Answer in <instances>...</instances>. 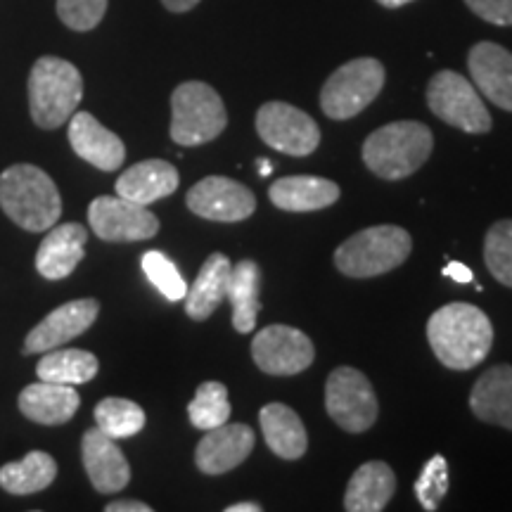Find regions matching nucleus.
I'll use <instances>...</instances> for the list:
<instances>
[{"mask_svg": "<svg viewBox=\"0 0 512 512\" xmlns=\"http://www.w3.org/2000/svg\"><path fill=\"white\" fill-rule=\"evenodd\" d=\"M107 512H152V508L147 503L140 501H114L105 508Z\"/></svg>", "mask_w": 512, "mask_h": 512, "instance_id": "4c0bfd02", "label": "nucleus"}, {"mask_svg": "<svg viewBox=\"0 0 512 512\" xmlns=\"http://www.w3.org/2000/svg\"><path fill=\"white\" fill-rule=\"evenodd\" d=\"M81 458L88 479L100 494H117L131 479V467L117 446V439H112L98 427L83 434Z\"/></svg>", "mask_w": 512, "mask_h": 512, "instance_id": "f3484780", "label": "nucleus"}, {"mask_svg": "<svg viewBox=\"0 0 512 512\" xmlns=\"http://www.w3.org/2000/svg\"><path fill=\"white\" fill-rule=\"evenodd\" d=\"M268 197L278 209L304 214L332 207L339 200V185L318 176H285L268 188Z\"/></svg>", "mask_w": 512, "mask_h": 512, "instance_id": "5701e85b", "label": "nucleus"}, {"mask_svg": "<svg viewBox=\"0 0 512 512\" xmlns=\"http://www.w3.org/2000/svg\"><path fill=\"white\" fill-rule=\"evenodd\" d=\"M252 358L268 375H299L316 358L309 335L290 325H268L252 339Z\"/></svg>", "mask_w": 512, "mask_h": 512, "instance_id": "f8f14e48", "label": "nucleus"}, {"mask_svg": "<svg viewBox=\"0 0 512 512\" xmlns=\"http://www.w3.org/2000/svg\"><path fill=\"white\" fill-rule=\"evenodd\" d=\"M427 105L441 121L465 133H475V136L489 133L494 124L489 110L479 98L475 83L451 69L432 76L430 86H427Z\"/></svg>", "mask_w": 512, "mask_h": 512, "instance_id": "6e6552de", "label": "nucleus"}, {"mask_svg": "<svg viewBox=\"0 0 512 512\" xmlns=\"http://www.w3.org/2000/svg\"><path fill=\"white\" fill-rule=\"evenodd\" d=\"M427 339L434 356L451 370H472L489 356L494 325L477 306L453 302L432 313Z\"/></svg>", "mask_w": 512, "mask_h": 512, "instance_id": "f257e3e1", "label": "nucleus"}, {"mask_svg": "<svg viewBox=\"0 0 512 512\" xmlns=\"http://www.w3.org/2000/svg\"><path fill=\"white\" fill-rule=\"evenodd\" d=\"M261 432L271 451L283 460H299L306 453L309 437L302 418L285 403H266L259 413Z\"/></svg>", "mask_w": 512, "mask_h": 512, "instance_id": "393cba45", "label": "nucleus"}, {"mask_svg": "<svg viewBox=\"0 0 512 512\" xmlns=\"http://www.w3.org/2000/svg\"><path fill=\"white\" fill-rule=\"evenodd\" d=\"M434 136L420 121H394L370 133L363 143V162L384 181L415 174L432 155Z\"/></svg>", "mask_w": 512, "mask_h": 512, "instance_id": "7ed1b4c3", "label": "nucleus"}, {"mask_svg": "<svg viewBox=\"0 0 512 512\" xmlns=\"http://www.w3.org/2000/svg\"><path fill=\"white\" fill-rule=\"evenodd\" d=\"M325 408L342 430L361 434L375 425L380 403L373 384L361 370L342 366L335 368L325 384Z\"/></svg>", "mask_w": 512, "mask_h": 512, "instance_id": "1a4fd4ad", "label": "nucleus"}, {"mask_svg": "<svg viewBox=\"0 0 512 512\" xmlns=\"http://www.w3.org/2000/svg\"><path fill=\"white\" fill-rule=\"evenodd\" d=\"M396 491L394 470L382 460L361 465L349 479L344 508L349 512H380L387 508Z\"/></svg>", "mask_w": 512, "mask_h": 512, "instance_id": "b1692460", "label": "nucleus"}, {"mask_svg": "<svg viewBox=\"0 0 512 512\" xmlns=\"http://www.w3.org/2000/svg\"><path fill=\"white\" fill-rule=\"evenodd\" d=\"M107 12V0H57V15L69 29L91 31Z\"/></svg>", "mask_w": 512, "mask_h": 512, "instance_id": "f704fd0d", "label": "nucleus"}, {"mask_svg": "<svg viewBox=\"0 0 512 512\" xmlns=\"http://www.w3.org/2000/svg\"><path fill=\"white\" fill-rule=\"evenodd\" d=\"M188 209L192 214L209 221L238 223L254 214L256 197L254 192L233 178L207 176L188 190Z\"/></svg>", "mask_w": 512, "mask_h": 512, "instance_id": "ddd939ff", "label": "nucleus"}, {"mask_svg": "<svg viewBox=\"0 0 512 512\" xmlns=\"http://www.w3.org/2000/svg\"><path fill=\"white\" fill-rule=\"evenodd\" d=\"M95 422L98 430L110 434L112 439H128L145 427V411L136 401L110 396L95 406Z\"/></svg>", "mask_w": 512, "mask_h": 512, "instance_id": "c756f323", "label": "nucleus"}, {"mask_svg": "<svg viewBox=\"0 0 512 512\" xmlns=\"http://www.w3.org/2000/svg\"><path fill=\"white\" fill-rule=\"evenodd\" d=\"M100 313L98 299H74L50 311L24 339V354H38L62 347L83 335L95 323Z\"/></svg>", "mask_w": 512, "mask_h": 512, "instance_id": "4468645a", "label": "nucleus"}, {"mask_svg": "<svg viewBox=\"0 0 512 512\" xmlns=\"http://www.w3.org/2000/svg\"><path fill=\"white\" fill-rule=\"evenodd\" d=\"M465 3L484 22L512 27V0H465Z\"/></svg>", "mask_w": 512, "mask_h": 512, "instance_id": "c9c22d12", "label": "nucleus"}, {"mask_svg": "<svg viewBox=\"0 0 512 512\" xmlns=\"http://www.w3.org/2000/svg\"><path fill=\"white\" fill-rule=\"evenodd\" d=\"M162 3H164V8L171 10V12H188V10L195 8L200 0H162Z\"/></svg>", "mask_w": 512, "mask_h": 512, "instance_id": "58836bf2", "label": "nucleus"}, {"mask_svg": "<svg viewBox=\"0 0 512 512\" xmlns=\"http://www.w3.org/2000/svg\"><path fill=\"white\" fill-rule=\"evenodd\" d=\"M140 264H143L147 280H150L169 302H181V299H185L188 285H185L181 271H178L169 256L152 249V252L143 254V261H140Z\"/></svg>", "mask_w": 512, "mask_h": 512, "instance_id": "473e14b6", "label": "nucleus"}, {"mask_svg": "<svg viewBox=\"0 0 512 512\" xmlns=\"http://www.w3.org/2000/svg\"><path fill=\"white\" fill-rule=\"evenodd\" d=\"M261 271L252 259H242L230 268L228 278V294L226 297L233 304V325L240 335H247L256 328V318H259L261 302Z\"/></svg>", "mask_w": 512, "mask_h": 512, "instance_id": "bb28decb", "label": "nucleus"}, {"mask_svg": "<svg viewBox=\"0 0 512 512\" xmlns=\"http://www.w3.org/2000/svg\"><path fill=\"white\" fill-rule=\"evenodd\" d=\"M228 124L221 95L202 81H185L171 95V140L197 147L219 138Z\"/></svg>", "mask_w": 512, "mask_h": 512, "instance_id": "423d86ee", "label": "nucleus"}, {"mask_svg": "<svg viewBox=\"0 0 512 512\" xmlns=\"http://www.w3.org/2000/svg\"><path fill=\"white\" fill-rule=\"evenodd\" d=\"M484 261L498 283L512 287V219H503L489 228L484 240Z\"/></svg>", "mask_w": 512, "mask_h": 512, "instance_id": "2f4dec72", "label": "nucleus"}, {"mask_svg": "<svg viewBox=\"0 0 512 512\" xmlns=\"http://www.w3.org/2000/svg\"><path fill=\"white\" fill-rule=\"evenodd\" d=\"M475 418L512 432V366H494L479 377L470 394Z\"/></svg>", "mask_w": 512, "mask_h": 512, "instance_id": "4be33fe9", "label": "nucleus"}, {"mask_svg": "<svg viewBox=\"0 0 512 512\" xmlns=\"http://www.w3.org/2000/svg\"><path fill=\"white\" fill-rule=\"evenodd\" d=\"M256 133L273 150L290 157H309L320 145V128L309 114L287 102H266L256 112Z\"/></svg>", "mask_w": 512, "mask_h": 512, "instance_id": "9d476101", "label": "nucleus"}, {"mask_svg": "<svg viewBox=\"0 0 512 512\" xmlns=\"http://www.w3.org/2000/svg\"><path fill=\"white\" fill-rule=\"evenodd\" d=\"M93 233L105 242H140L159 233V219L143 204L126 197H95L88 207Z\"/></svg>", "mask_w": 512, "mask_h": 512, "instance_id": "9b49d317", "label": "nucleus"}, {"mask_svg": "<svg viewBox=\"0 0 512 512\" xmlns=\"http://www.w3.org/2000/svg\"><path fill=\"white\" fill-rule=\"evenodd\" d=\"M88 230L81 223H62L43 238L36 252V271L48 280H64L86 254Z\"/></svg>", "mask_w": 512, "mask_h": 512, "instance_id": "6ab92c4d", "label": "nucleus"}, {"mask_svg": "<svg viewBox=\"0 0 512 512\" xmlns=\"http://www.w3.org/2000/svg\"><path fill=\"white\" fill-rule=\"evenodd\" d=\"M377 3L384 5V8H401V5L413 3V0H377Z\"/></svg>", "mask_w": 512, "mask_h": 512, "instance_id": "a19ab883", "label": "nucleus"}, {"mask_svg": "<svg viewBox=\"0 0 512 512\" xmlns=\"http://www.w3.org/2000/svg\"><path fill=\"white\" fill-rule=\"evenodd\" d=\"M83 98L79 69L62 57H41L29 74L31 119L41 128H60L72 119Z\"/></svg>", "mask_w": 512, "mask_h": 512, "instance_id": "20e7f679", "label": "nucleus"}, {"mask_svg": "<svg viewBox=\"0 0 512 512\" xmlns=\"http://www.w3.org/2000/svg\"><path fill=\"white\" fill-rule=\"evenodd\" d=\"M178 181L181 178H178L174 164L164 162V159H145L119 176L117 195L147 207V204L174 195Z\"/></svg>", "mask_w": 512, "mask_h": 512, "instance_id": "412c9836", "label": "nucleus"}, {"mask_svg": "<svg viewBox=\"0 0 512 512\" xmlns=\"http://www.w3.org/2000/svg\"><path fill=\"white\" fill-rule=\"evenodd\" d=\"M254 448L252 427L242 422H223V425L207 430L195 451V465L204 475H226L245 463Z\"/></svg>", "mask_w": 512, "mask_h": 512, "instance_id": "2eb2a0df", "label": "nucleus"}, {"mask_svg": "<svg viewBox=\"0 0 512 512\" xmlns=\"http://www.w3.org/2000/svg\"><path fill=\"white\" fill-rule=\"evenodd\" d=\"M188 418L197 430H214L230 418V399L226 384L204 382L197 387L195 399L188 406Z\"/></svg>", "mask_w": 512, "mask_h": 512, "instance_id": "7c9ffc66", "label": "nucleus"}, {"mask_svg": "<svg viewBox=\"0 0 512 512\" xmlns=\"http://www.w3.org/2000/svg\"><path fill=\"white\" fill-rule=\"evenodd\" d=\"M413 240L408 230L399 226H373L358 230L342 242L335 252V266L349 278H375L394 268L411 256Z\"/></svg>", "mask_w": 512, "mask_h": 512, "instance_id": "39448f33", "label": "nucleus"}, {"mask_svg": "<svg viewBox=\"0 0 512 512\" xmlns=\"http://www.w3.org/2000/svg\"><path fill=\"white\" fill-rule=\"evenodd\" d=\"M271 171H273V166L268 164V159H259V174L261 176H271Z\"/></svg>", "mask_w": 512, "mask_h": 512, "instance_id": "79ce46f5", "label": "nucleus"}, {"mask_svg": "<svg viewBox=\"0 0 512 512\" xmlns=\"http://www.w3.org/2000/svg\"><path fill=\"white\" fill-rule=\"evenodd\" d=\"M98 358L86 349H50L46 356L38 361L36 375L38 380L57 382V384H86L98 375Z\"/></svg>", "mask_w": 512, "mask_h": 512, "instance_id": "c85d7f7f", "label": "nucleus"}, {"mask_svg": "<svg viewBox=\"0 0 512 512\" xmlns=\"http://www.w3.org/2000/svg\"><path fill=\"white\" fill-rule=\"evenodd\" d=\"M17 406L31 422H38V425H64L79 411L81 396L72 384L38 380L22 389Z\"/></svg>", "mask_w": 512, "mask_h": 512, "instance_id": "aec40b11", "label": "nucleus"}, {"mask_svg": "<svg viewBox=\"0 0 512 512\" xmlns=\"http://www.w3.org/2000/svg\"><path fill=\"white\" fill-rule=\"evenodd\" d=\"M384 88V67L375 57H358L337 69L320 91V107L335 121L354 119Z\"/></svg>", "mask_w": 512, "mask_h": 512, "instance_id": "0eeeda50", "label": "nucleus"}, {"mask_svg": "<svg viewBox=\"0 0 512 512\" xmlns=\"http://www.w3.org/2000/svg\"><path fill=\"white\" fill-rule=\"evenodd\" d=\"M264 508H261L259 503H249V501H245V503H233V505H228L226 508V512H261Z\"/></svg>", "mask_w": 512, "mask_h": 512, "instance_id": "ea45409f", "label": "nucleus"}, {"mask_svg": "<svg viewBox=\"0 0 512 512\" xmlns=\"http://www.w3.org/2000/svg\"><path fill=\"white\" fill-rule=\"evenodd\" d=\"M55 477L57 463L46 451H31L22 460L0 467V486L12 496H29L48 489Z\"/></svg>", "mask_w": 512, "mask_h": 512, "instance_id": "cd10ccee", "label": "nucleus"}, {"mask_svg": "<svg viewBox=\"0 0 512 512\" xmlns=\"http://www.w3.org/2000/svg\"><path fill=\"white\" fill-rule=\"evenodd\" d=\"M448 491V463L444 456H434L427 460V465L422 467L418 482H415V496L422 508L427 512H434L439 508V503L444 501Z\"/></svg>", "mask_w": 512, "mask_h": 512, "instance_id": "72a5a7b5", "label": "nucleus"}, {"mask_svg": "<svg viewBox=\"0 0 512 512\" xmlns=\"http://www.w3.org/2000/svg\"><path fill=\"white\" fill-rule=\"evenodd\" d=\"M230 268H233V264L221 252H214L204 261L195 283L185 292V313L192 320H207L211 313L219 309L228 294Z\"/></svg>", "mask_w": 512, "mask_h": 512, "instance_id": "a878e982", "label": "nucleus"}, {"mask_svg": "<svg viewBox=\"0 0 512 512\" xmlns=\"http://www.w3.org/2000/svg\"><path fill=\"white\" fill-rule=\"evenodd\" d=\"M72 150L100 171H117L126 159V147L117 133L100 124L93 114L74 112L69 119Z\"/></svg>", "mask_w": 512, "mask_h": 512, "instance_id": "a211bd4d", "label": "nucleus"}, {"mask_svg": "<svg viewBox=\"0 0 512 512\" xmlns=\"http://www.w3.org/2000/svg\"><path fill=\"white\" fill-rule=\"evenodd\" d=\"M472 83L486 100L512 112V53L491 41L477 43L467 55Z\"/></svg>", "mask_w": 512, "mask_h": 512, "instance_id": "dca6fc26", "label": "nucleus"}, {"mask_svg": "<svg viewBox=\"0 0 512 512\" xmlns=\"http://www.w3.org/2000/svg\"><path fill=\"white\" fill-rule=\"evenodd\" d=\"M0 207L19 228L43 233L62 214V197L53 178L34 164H15L0 176Z\"/></svg>", "mask_w": 512, "mask_h": 512, "instance_id": "f03ea898", "label": "nucleus"}, {"mask_svg": "<svg viewBox=\"0 0 512 512\" xmlns=\"http://www.w3.org/2000/svg\"><path fill=\"white\" fill-rule=\"evenodd\" d=\"M444 275L453 278L456 283H472V271L465 264H458V261H451V264L444 268Z\"/></svg>", "mask_w": 512, "mask_h": 512, "instance_id": "e433bc0d", "label": "nucleus"}]
</instances>
